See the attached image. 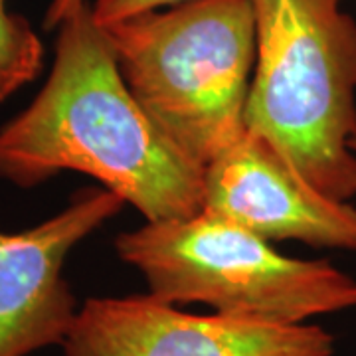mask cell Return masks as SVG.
Masks as SVG:
<instances>
[{
	"mask_svg": "<svg viewBox=\"0 0 356 356\" xmlns=\"http://www.w3.org/2000/svg\"><path fill=\"white\" fill-rule=\"evenodd\" d=\"M58 30L44 88L0 127V178L32 188L74 170L133 204L147 222L200 214L204 168L133 97L91 6Z\"/></svg>",
	"mask_w": 356,
	"mask_h": 356,
	"instance_id": "6da1fadb",
	"label": "cell"
},
{
	"mask_svg": "<svg viewBox=\"0 0 356 356\" xmlns=\"http://www.w3.org/2000/svg\"><path fill=\"white\" fill-rule=\"evenodd\" d=\"M257 56L245 125L315 188L356 196V22L343 0H252Z\"/></svg>",
	"mask_w": 356,
	"mask_h": 356,
	"instance_id": "7a4b0ae2",
	"label": "cell"
},
{
	"mask_svg": "<svg viewBox=\"0 0 356 356\" xmlns=\"http://www.w3.org/2000/svg\"><path fill=\"white\" fill-rule=\"evenodd\" d=\"M102 28L133 97L196 165L206 168L248 131L252 0H186Z\"/></svg>",
	"mask_w": 356,
	"mask_h": 356,
	"instance_id": "3957f363",
	"label": "cell"
},
{
	"mask_svg": "<svg viewBox=\"0 0 356 356\" xmlns=\"http://www.w3.org/2000/svg\"><path fill=\"white\" fill-rule=\"evenodd\" d=\"M149 293L172 305L204 303L214 313L301 325L356 309V280L327 259L280 254L240 224L202 210L147 222L115 240Z\"/></svg>",
	"mask_w": 356,
	"mask_h": 356,
	"instance_id": "277c9868",
	"label": "cell"
},
{
	"mask_svg": "<svg viewBox=\"0 0 356 356\" xmlns=\"http://www.w3.org/2000/svg\"><path fill=\"white\" fill-rule=\"evenodd\" d=\"M64 356H332L317 325L196 315L149 295L89 297L60 344Z\"/></svg>",
	"mask_w": 356,
	"mask_h": 356,
	"instance_id": "5b68a950",
	"label": "cell"
},
{
	"mask_svg": "<svg viewBox=\"0 0 356 356\" xmlns=\"http://www.w3.org/2000/svg\"><path fill=\"white\" fill-rule=\"evenodd\" d=\"M123 204L115 192L88 186L36 226L0 232V356H30L64 343L79 309L65 259Z\"/></svg>",
	"mask_w": 356,
	"mask_h": 356,
	"instance_id": "8992f818",
	"label": "cell"
},
{
	"mask_svg": "<svg viewBox=\"0 0 356 356\" xmlns=\"http://www.w3.org/2000/svg\"><path fill=\"white\" fill-rule=\"evenodd\" d=\"M204 210L267 242L356 252V208L323 194L250 129L204 168Z\"/></svg>",
	"mask_w": 356,
	"mask_h": 356,
	"instance_id": "52a82bcc",
	"label": "cell"
},
{
	"mask_svg": "<svg viewBox=\"0 0 356 356\" xmlns=\"http://www.w3.org/2000/svg\"><path fill=\"white\" fill-rule=\"evenodd\" d=\"M44 65V46L32 24L8 13L0 0V103L34 81Z\"/></svg>",
	"mask_w": 356,
	"mask_h": 356,
	"instance_id": "ba28073f",
	"label": "cell"
},
{
	"mask_svg": "<svg viewBox=\"0 0 356 356\" xmlns=\"http://www.w3.org/2000/svg\"><path fill=\"white\" fill-rule=\"evenodd\" d=\"M180 2H186V0H95V4L91 6V13L97 24L107 26L125 20L135 14L175 6Z\"/></svg>",
	"mask_w": 356,
	"mask_h": 356,
	"instance_id": "9c48e42d",
	"label": "cell"
},
{
	"mask_svg": "<svg viewBox=\"0 0 356 356\" xmlns=\"http://www.w3.org/2000/svg\"><path fill=\"white\" fill-rule=\"evenodd\" d=\"M88 4V0H51L46 8V16H44V28L46 30H56L64 24L72 14L81 10Z\"/></svg>",
	"mask_w": 356,
	"mask_h": 356,
	"instance_id": "30bf717a",
	"label": "cell"
},
{
	"mask_svg": "<svg viewBox=\"0 0 356 356\" xmlns=\"http://www.w3.org/2000/svg\"><path fill=\"white\" fill-rule=\"evenodd\" d=\"M355 151H356V145H355Z\"/></svg>",
	"mask_w": 356,
	"mask_h": 356,
	"instance_id": "8fae6325",
	"label": "cell"
}]
</instances>
